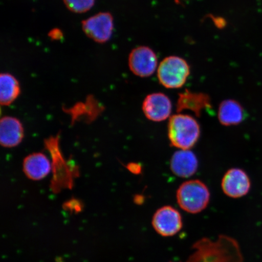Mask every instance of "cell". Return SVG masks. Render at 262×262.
Here are the masks:
<instances>
[{
    "instance_id": "cell-10",
    "label": "cell",
    "mask_w": 262,
    "mask_h": 262,
    "mask_svg": "<svg viewBox=\"0 0 262 262\" xmlns=\"http://www.w3.org/2000/svg\"><path fill=\"white\" fill-rule=\"evenodd\" d=\"M199 162L194 152L189 149H180L172 155L170 168L173 174L188 178L198 171Z\"/></svg>"
},
{
    "instance_id": "cell-17",
    "label": "cell",
    "mask_w": 262,
    "mask_h": 262,
    "mask_svg": "<svg viewBox=\"0 0 262 262\" xmlns=\"http://www.w3.org/2000/svg\"><path fill=\"white\" fill-rule=\"evenodd\" d=\"M48 35L53 40H61L63 37V32H62L60 29L58 28L52 29V30L49 32Z\"/></svg>"
},
{
    "instance_id": "cell-13",
    "label": "cell",
    "mask_w": 262,
    "mask_h": 262,
    "mask_svg": "<svg viewBox=\"0 0 262 262\" xmlns=\"http://www.w3.org/2000/svg\"><path fill=\"white\" fill-rule=\"evenodd\" d=\"M24 171L29 179L40 180L47 177L51 170V164L47 156L41 152L33 153L24 161Z\"/></svg>"
},
{
    "instance_id": "cell-3",
    "label": "cell",
    "mask_w": 262,
    "mask_h": 262,
    "mask_svg": "<svg viewBox=\"0 0 262 262\" xmlns=\"http://www.w3.org/2000/svg\"><path fill=\"white\" fill-rule=\"evenodd\" d=\"M176 198L183 211L190 214H198L207 207L210 201V192L201 180H188L179 186Z\"/></svg>"
},
{
    "instance_id": "cell-8",
    "label": "cell",
    "mask_w": 262,
    "mask_h": 262,
    "mask_svg": "<svg viewBox=\"0 0 262 262\" xmlns=\"http://www.w3.org/2000/svg\"><path fill=\"white\" fill-rule=\"evenodd\" d=\"M251 180L247 173L240 168H232L225 173L222 180V188L229 198H241L248 194Z\"/></svg>"
},
{
    "instance_id": "cell-7",
    "label": "cell",
    "mask_w": 262,
    "mask_h": 262,
    "mask_svg": "<svg viewBox=\"0 0 262 262\" xmlns=\"http://www.w3.org/2000/svg\"><path fill=\"white\" fill-rule=\"evenodd\" d=\"M129 67L132 73L140 77H147L155 73L157 58L155 52L147 47L136 48L129 56Z\"/></svg>"
},
{
    "instance_id": "cell-12",
    "label": "cell",
    "mask_w": 262,
    "mask_h": 262,
    "mask_svg": "<svg viewBox=\"0 0 262 262\" xmlns=\"http://www.w3.org/2000/svg\"><path fill=\"white\" fill-rule=\"evenodd\" d=\"M176 106L178 113L189 110L198 117L201 116L204 110L209 109L212 107L211 98L208 94L194 93L188 90L179 94Z\"/></svg>"
},
{
    "instance_id": "cell-15",
    "label": "cell",
    "mask_w": 262,
    "mask_h": 262,
    "mask_svg": "<svg viewBox=\"0 0 262 262\" xmlns=\"http://www.w3.org/2000/svg\"><path fill=\"white\" fill-rule=\"evenodd\" d=\"M20 94V86L17 79L12 75L2 73L0 75V103L9 106Z\"/></svg>"
},
{
    "instance_id": "cell-5",
    "label": "cell",
    "mask_w": 262,
    "mask_h": 262,
    "mask_svg": "<svg viewBox=\"0 0 262 262\" xmlns=\"http://www.w3.org/2000/svg\"><path fill=\"white\" fill-rule=\"evenodd\" d=\"M82 29L84 34L92 40L98 43H104L112 37L113 15L107 12L98 13L82 22Z\"/></svg>"
},
{
    "instance_id": "cell-20",
    "label": "cell",
    "mask_w": 262,
    "mask_h": 262,
    "mask_svg": "<svg viewBox=\"0 0 262 262\" xmlns=\"http://www.w3.org/2000/svg\"><path fill=\"white\" fill-rule=\"evenodd\" d=\"M169 262H172V261H169Z\"/></svg>"
},
{
    "instance_id": "cell-16",
    "label": "cell",
    "mask_w": 262,
    "mask_h": 262,
    "mask_svg": "<svg viewBox=\"0 0 262 262\" xmlns=\"http://www.w3.org/2000/svg\"><path fill=\"white\" fill-rule=\"evenodd\" d=\"M96 0H63L66 7L70 11L82 14L93 7Z\"/></svg>"
},
{
    "instance_id": "cell-19",
    "label": "cell",
    "mask_w": 262,
    "mask_h": 262,
    "mask_svg": "<svg viewBox=\"0 0 262 262\" xmlns=\"http://www.w3.org/2000/svg\"><path fill=\"white\" fill-rule=\"evenodd\" d=\"M134 201H135L137 204H142L144 201V198L142 195H136L135 198H134Z\"/></svg>"
},
{
    "instance_id": "cell-1",
    "label": "cell",
    "mask_w": 262,
    "mask_h": 262,
    "mask_svg": "<svg viewBox=\"0 0 262 262\" xmlns=\"http://www.w3.org/2000/svg\"><path fill=\"white\" fill-rule=\"evenodd\" d=\"M194 252L186 262H243L240 245L235 238L219 235L217 240L204 237L192 245Z\"/></svg>"
},
{
    "instance_id": "cell-11",
    "label": "cell",
    "mask_w": 262,
    "mask_h": 262,
    "mask_svg": "<svg viewBox=\"0 0 262 262\" xmlns=\"http://www.w3.org/2000/svg\"><path fill=\"white\" fill-rule=\"evenodd\" d=\"M24 138V128L20 121L9 116L0 120V143L8 148L17 146Z\"/></svg>"
},
{
    "instance_id": "cell-14",
    "label": "cell",
    "mask_w": 262,
    "mask_h": 262,
    "mask_svg": "<svg viewBox=\"0 0 262 262\" xmlns=\"http://www.w3.org/2000/svg\"><path fill=\"white\" fill-rule=\"evenodd\" d=\"M245 113L243 106L238 101L227 99L223 101L219 107L218 119L225 126L238 125L245 119Z\"/></svg>"
},
{
    "instance_id": "cell-18",
    "label": "cell",
    "mask_w": 262,
    "mask_h": 262,
    "mask_svg": "<svg viewBox=\"0 0 262 262\" xmlns=\"http://www.w3.org/2000/svg\"><path fill=\"white\" fill-rule=\"evenodd\" d=\"M127 169L134 173V174L138 175L142 172V166L140 164L136 163H130L127 165Z\"/></svg>"
},
{
    "instance_id": "cell-2",
    "label": "cell",
    "mask_w": 262,
    "mask_h": 262,
    "mask_svg": "<svg viewBox=\"0 0 262 262\" xmlns=\"http://www.w3.org/2000/svg\"><path fill=\"white\" fill-rule=\"evenodd\" d=\"M168 135L171 146L180 149H190L198 142L201 127L194 118L178 114L170 118Z\"/></svg>"
},
{
    "instance_id": "cell-6",
    "label": "cell",
    "mask_w": 262,
    "mask_h": 262,
    "mask_svg": "<svg viewBox=\"0 0 262 262\" xmlns=\"http://www.w3.org/2000/svg\"><path fill=\"white\" fill-rule=\"evenodd\" d=\"M155 230L163 237H171L183 227L181 214L171 206H164L157 209L152 219Z\"/></svg>"
},
{
    "instance_id": "cell-9",
    "label": "cell",
    "mask_w": 262,
    "mask_h": 262,
    "mask_svg": "<svg viewBox=\"0 0 262 262\" xmlns=\"http://www.w3.org/2000/svg\"><path fill=\"white\" fill-rule=\"evenodd\" d=\"M142 110L147 119L155 122H163L171 114V101L163 93L150 94L144 100Z\"/></svg>"
},
{
    "instance_id": "cell-4",
    "label": "cell",
    "mask_w": 262,
    "mask_h": 262,
    "mask_svg": "<svg viewBox=\"0 0 262 262\" xmlns=\"http://www.w3.org/2000/svg\"><path fill=\"white\" fill-rule=\"evenodd\" d=\"M190 74V68L184 59L177 56L166 57L157 70L160 83L168 89H178L186 83Z\"/></svg>"
}]
</instances>
